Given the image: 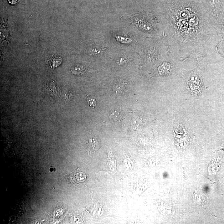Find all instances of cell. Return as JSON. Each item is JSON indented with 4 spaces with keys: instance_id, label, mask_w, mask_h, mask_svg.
Wrapping results in <instances>:
<instances>
[{
    "instance_id": "cell-3",
    "label": "cell",
    "mask_w": 224,
    "mask_h": 224,
    "mask_svg": "<svg viewBox=\"0 0 224 224\" xmlns=\"http://www.w3.org/2000/svg\"><path fill=\"white\" fill-rule=\"evenodd\" d=\"M88 149L91 151H96L99 148V144L96 139L91 138L88 141L87 143Z\"/></svg>"
},
{
    "instance_id": "cell-9",
    "label": "cell",
    "mask_w": 224,
    "mask_h": 224,
    "mask_svg": "<svg viewBox=\"0 0 224 224\" xmlns=\"http://www.w3.org/2000/svg\"><path fill=\"white\" fill-rule=\"evenodd\" d=\"M19 0H8L9 3L12 5L16 4Z\"/></svg>"
},
{
    "instance_id": "cell-8",
    "label": "cell",
    "mask_w": 224,
    "mask_h": 224,
    "mask_svg": "<svg viewBox=\"0 0 224 224\" xmlns=\"http://www.w3.org/2000/svg\"><path fill=\"white\" fill-rule=\"evenodd\" d=\"M88 103L90 107L94 108L96 105V101L94 98H88Z\"/></svg>"
},
{
    "instance_id": "cell-2",
    "label": "cell",
    "mask_w": 224,
    "mask_h": 224,
    "mask_svg": "<svg viewBox=\"0 0 224 224\" xmlns=\"http://www.w3.org/2000/svg\"><path fill=\"white\" fill-rule=\"evenodd\" d=\"M110 117L113 121L116 123H118L122 121L123 116L122 113H121L120 111H115L111 113Z\"/></svg>"
},
{
    "instance_id": "cell-6",
    "label": "cell",
    "mask_w": 224,
    "mask_h": 224,
    "mask_svg": "<svg viewBox=\"0 0 224 224\" xmlns=\"http://www.w3.org/2000/svg\"><path fill=\"white\" fill-rule=\"evenodd\" d=\"M125 85L123 84H118L115 86V88H114V90H116V91L117 92H122L123 90H124V89H125Z\"/></svg>"
},
{
    "instance_id": "cell-7",
    "label": "cell",
    "mask_w": 224,
    "mask_h": 224,
    "mask_svg": "<svg viewBox=\"0 0 224 224\" xmlns=\"http://www.w3.org/2000/svg\"><path fill=\"white\" fill-rule=\"evenodd\" d=\"M116 38L118 41H120L122 42L125 43H129L132 41L131 40L129 39L124 38V37H120V36H116Z\"/></svg>"
},
{
    "instance_id": "cell-4",
    "label": "cell",
    "mask_w": 224,
    "mask_h": 224,
    "mask_svg": "<svg viewBox=\"0 0 224 224\" xmlns=\"http://www.w3.org/2000/svg\"><path fill=\"white\" fill-rule=\"evenodd\" d=\"M86 175L83 172L76 173L72 178V180L75 183H81L85 182L86 179Z\"/></svg>"
},
{
    "instance_id": "cell-1",
    "label": "cell",
    "mask_w": 224,
    "mask_h": 224,
    "mask_svg": "<svg viewBox=\"0 0 224 224\" xmlns=\"http://www.w3.org/2000/svg\"><path fill=\"white\" fill-rule=\"evenodd\" d=\"M107 165L110 169L114 171L116 170V161L114 156L111 151L108 152V159H107Z\"/></svg>"
},
{
    "instance_id": "cell-5",
    "label": "cell",
    "mask_w": 224,
    "mask_h": 224,
    "mask_svg": "<svg viewBox=\"0 0 224 224\" xmlns=\"http://www.w3.org/2000/svg\"><path fill=\"white\" fill-rule=\"evenodd\" d=\"M63 59L61 57H55L51 60V65L54 68L59 67L62 64Z\"/></svg>"
}]
</instances>
